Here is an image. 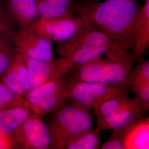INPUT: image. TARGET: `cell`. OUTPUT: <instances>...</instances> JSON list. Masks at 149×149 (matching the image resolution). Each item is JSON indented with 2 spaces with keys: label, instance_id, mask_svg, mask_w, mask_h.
I'll list each match as a JSON object with an SVG mask.
<instances>
[{
  "label": "cell",
  "instance_id": "6da1fadb",
  "mask_svg": "<svg viewBox=\"0 0 149 149\" xmlns=\"http://www.w3.org/2000/svg\"><path fill=\"white\" fill-rule=\"evenodd\" d=\"M140 8L134 0H105L85 3L79 12L113 45L130 52L134 48V24Z\"/></svg>",
  "mask_w": 149,
  "mask_h": 149
},
{
  "label": "cell",
  "instance_id": "7a4b0ae2",
  "mask_svg": "<svg viewBox=\"0 0 149 149\" xmlns=\"http://www.w3.org/2000/svg\"><path fill=\"white\" fill-rule=\"evenodd\" d=\"M135 60L131 52L112 58L100 56L84 64L74 65L64 77L68 84L81 81L127 85Z\"/></svg>",
  "mask_w": 149,
  "mask_h": 149
},
{
  "label": "cell",
  "instance_id": "3957f363",
  "mask_svg": "<svg viewBox=\"0 0 149 149\" xmlns=\"http://www.w3.org/2000/svg\"><path fill=\"white\" fill-rule=\"evenodd\" d=\"M82 16L84 21L78 31L69 40L57 43L55 47L56 53L69 58L74 65L84 64L103 54L106 56L113 47L109 38Z\"/></svg>",
  "mask_w": 149,
  "mask_h": 149
},
{
  "label": "cell",
  "instance_id": "277c9868",
  "mask_svg": "<svg viewBox=\"0 0 149 149\" xmlns=\"http://www.w3.org/2000/svg\"><path fill=\"white\" fill-rule=\"evenodd\" d=\"M53 113L47 125L51 136L50 149H63L71 139L92 128L91 113L81 107L65 103Z\"/></svg>",
  "mask_w": 149,
  "mask_h": 149
},
{
  "label": "cell",
  "instance_id": "5b68a950",
  "mask_svg": "<svg viewBox=\"0 0 149 149\" xmlns=\"http://www.w3.org/2000/svg\"><path fill=\"white\" fill-rule=\"evenodd\" d=\"M68 86L67 101L90 111L107 100L127 92L125 84L81 81L68 84Z\"/></svg>",
  "mask_w": 149,
  "mask_h": 149
},
{
  "label": "cell",
  "instance_id": "8992f818",
  "mask_svg": "<svg viewBox=\"0 0 149 149\" xmlns=\"http://www.w3.org/2000/svg\"><path fill=\"white\" fill-rule=\"evenodd\" d=\"M68 91V84L63 76L28 91L24 98L35 113L44 116L55 112L66 103Z\"/></svg>",
  "mask_w": 149,
  "mask_h": 149
},
{
  "label": "cell",
  "instance_id": "52a82bcc",
  "mask_svg": "<svg viewBox=\"0 0 149 149\" xmlns=\"http://www.w3.org/2000/svg\"><path fill=\"white\" fill-rule=\"evenodd\" d=\"M84 21V17L81 14L75 16L69 12L53 18L39 17L29 29L52 43H61L72 37L81 27Z\"/></svg>",
  "mask_w": 149,
  "mask_h": 149
},
{
  "label": "cell",
  "instance_id": "ba28073f",
  "mask_svg": "<svg viewBox=\"0 0 149 149\" xmlns=\"http://www.w3.org/2000/svg\"><path fill=\"white\" fill-rule=\"evenodd\" d=\"M42 116L33 113L12 134L11 137L14 149H50V134Z\"/></svg>",
  "mask_w": 149,
  "mask_h": 149
},
{
  "label": "cell",
  "instance_id": "9c48e42d",
  "mask_svg": "<svg viewBox=\"0 0 149 149\" xmlns=\"http://www.w3.org/2000/svg\"><path fill=\"white\" fill-rule=\"evenodd\" d=\"M27 68V90H30L49 80L64 76L74 64L69 58L42 60L26 56Z\"/></svg>",
  "mask_w": 149,
  "mask_h": 149
},
{
  "label": "cell",
  "instance_id": "30bf717a",
  "mask_svg": "<svg viewBox=\"0 0 149 149\" xmlns=\"http://www.w3.org/2000/svg\"><path fill=\"white\" fill-rule=\"evenodd\" d=\"M13 44L17 53L28 58L42 60L54 59L52 43L29 29H19Z\"/></svg>",
  "mask_w": 149,
  "mask_h": 149
},
{
  "label": "cell",
  "instance_id": "8fae6325",
  "mask_svg": "<svg viewBox=\"0 0 149 149\" xmlns=\"http://www.w3.org/2000/svg\"><path fill=\"white\" fill-rule=\"evenodd\" d=\"M126 149H149V117H141L125 128L113 130Z\"/></svg>",
  "mask_w": 149,
  "mask_h": 149
},
{
  "label": "cell",
  "instance_id": "7c38bea8",
  "mask_svg": "<svg viewBox=\"0 0 149 149\" xmlns=\"http://www.w3.org/2000/svg\"><path fill=\"white\" fill-rule=\"evenodd\" d=\"M27 68L26 56L17 53L0 74V81L17 94L24 97L27 93Z\"/></svg>",
  "mask_w": 149,
  "mask_h": 149
},
{
  "label": "cell",
  "instance_id": "4fadbf2b",
  "mask_svg": "<svg viewBox=\"0 0 149 149\" xmlns=\"http://www.w3.org/2000/svg\"><path fill=\"white\" fill-rule=\"evenodd\" d=\"M19 29H29L40 17L36 0H3Z\"/></svg>",
  "mask_w": 149,
  "mask_h": 149
},
{
  "label": "cell",
  "instance_id": "5bb4252c",
  "mask_svg": "<svg viewBox=\"0 0 149 149\" xmlns=\"http://www.w3.org/2000/svg\"><path fill=\"white\" fill-rule=\"evenodd\" d=\"M143 112L134 98L129 101L111 116L98 123L101 130H118L127 126L141 117Z\"/></svg>",
  "mask_w": 149,
  "mask_h": 149
},
{
  "label": "cell",
  "instance_id": "9a60e30c",
  "mask_svg": "<svg viewBox=\"0 0 149 149\" xmlns=\"http://www.w3.org/2000/svg\"><path fill=\"white\" fill-rule=\"evenodd\" d=\"M135 59L142 58L149 46V0L145 3L139 12L134 22L133 27Z\"/></svg>",
  "mask_w": 149,
  "mask_h": 149
},
{
  "label": "cell",
  "instance_id": "2e32d148",
  "mask_svg": "<svg viewBox=\"0 0 149 149\" xmlns=\"http://www.w3.org/2000/svg\"><path fill=\"white\" fill-rule=\"evenodd\" d=\"M33 113L23 107H11L0 110V132L10 136Z\"/></svg>",
  "mask_w": 149,
  "mask_h": 149
},
{
  "label": "cell",
  "instance_id": "e0dca14e",
  "mask_svg": "<svg viewBox=\"0 0 149 149\" xmlns=\"http://www.w3.org/2000/svg\"><path fill=\"white\" fill-rule=\"evenodd\" d=\"M101 130L97 127L83 132L69 140L63 149H100Z\"/></svg>",
  "mask_w": 149,
  "mask_h": 149
},
{
  "label": "cell",
  "instance_id": "ac0fdd59",
  "mask_svg": "<svg viewBox=\"0 0 149 149\" xmlns=\"http://www.w3.org/2000/svg\"><path fill=\"white\" fill-rule=\"evenodd\" d=\"M130 98L128 94V92H125L107 100L97 107L93 110L97 123L100 122L118 111L129 101Z\"/></svg>",
  "mask_w": 149,
  "mask_h": 149
},
{
  "label": "cell",
  "instance_id": "d6986e66",
  "mask_svg": "<svg viewBox=\"0 0 149 149\" xmlns=\"http://www.w3.org/2000/svg\"><path fill=\"white\" fill-rule=\"evenodd\" d=\"M40 17L53 18L70 12V0H36Z\"/></svg>",
  "mask_w": 149,
  "mask_h": 149
},
{
  "label": "cell",
  "instance_id": "ffe728a7",
  "mask_svg": "<svg viewBox=\"0 0 149 149\" xmlns=\"http://www.w3.org/2000/svg\"><path fill=\"white\" fill-rule=\"evenodd\" d=\"M17 107L26 108L34 112L24 97L15 93L0 81V110Z\"/></svg>",
  "mask_w": 149,
  "mask_h": 149
},
{
  "label": "cell",
  "instance_id": "44dd1931",
  "mask_svg": "<svg viewBox=\"0 0 149 149\" xmlns=\"http://www.w3.org/2000/svg\"><path fill=\"white\" fill-rule=\"evenodd\" d=\"M19 28L12 18L3 0H0V40H13Z\"/></svg>",
  "mask_w": 149,
  "mask_h": 149
},
{
  "label": "cell",
  "instance_id": "7402d4cb",
  "mask_svg": "<svg viewBox=\"0 0 149 149\" xmlns=\"http://www.w3.org/2000/svg\"><path fill=\"white\" fill-rule=\"evenodd\" d=\"M134 69L130 71L127 85L133 86L143 83H149V60L139 59Z\"/></svg>",
  "mask_w": 149,
  "mask_h": 149
},
{
  "label": "cell",
  "instance_id": "603a6c76",
  "mask_svg": "<svg viewBox=\"0 0 149 149\" xmlns=\"http://www.w3.org/2000/svg\"><path fill=\"white\" fill-rule=\"evenodd\" d=\"M131 90L135 93L134 97L143 113L149 111V83H143L131 86Z\"/></svg>",
  "mask_w": 149,
  "mask_h": 149
},
{
  "label": "cell",
  "instance_id": "cb8c5ba5",
  "mask_svg": "<svg viewBox=\"0 0 149 149\" xmlns=\"http://www.w3.org/2000/svg\"><path fill=\"white\" fill-rule=\"evenodd\" d=\"M17 53L13 42L0 40V74L6 69Z\"/></svg>",
  "mask_w": 149,
  "mask_h": 149
},
{
  "label": "cell",
  "instance_id": "d4e9b609",
  "mask_svg": "<svg viewBox=\"0 0 149 149\" xmlns=\"http://www.w3.org/2000/svg\"><path fill=\"white\" fill-rule=\"evenodd\" d=\"M100 149H126L124 144L113 133H112L109 139L100 146Z\"/></svg>",
  "mask_w": 149,
  "mask_h": 149
},
{
  "label": "cell",
  "instance_id": "484cf974",
  "mask_svg": "<svg viewBox=\"0 0 149 149\" xmlns=\"http://www.w3.org/2000/svg\"><path fill=\"white\" fill-rule=\"evenodd\" d=\"M14 149L10 136L0 132V149Z\"/></svg>",
  "mask_w": 149,
  "mask_h": 149
},
{
  "label": "cell",
  "instance_id": "4316f807",
  "mask_svg": "<svg viewBox=\"0 0 149 149\" xmlns=\"http://www.w3.org/2000/svg\"><path fill=\"white\" fill-rule=\"evenodd\" d=\"M93 1H101L102 0H93Z\"/></svg>",
  "mask_w": 149,
  "mask_h": 149
},
{
  "label": "cell",
  "instance_id": "83f0119b",
  "mask_svg": "<svg viewBox=\"0 0 149 149\" xmlns=\"http://www.w3.org/2000/svg\"><path fill=\"white\" fill-rule=\"evenodd\" d=\"M134 1H135V0H134Z\"/></svg>",
  "mask_w": 149,
  "mask_h": 149
}]
</instances>
